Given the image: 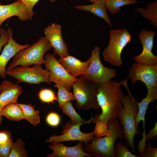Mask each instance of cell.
<instances>
[{
    "label": "cell",
    "mask_w": 157,
    "mask_h": 157,
    "mask_svg": "<svg viewBox=\"0 0 157 157\" xmlns=\"http://www.w3.org/2000/svg\"><path fill=\"white\" fill-rule=\"evenodd\" d=\"M119 83L110 80L98 84L97 100L102 112L93 117L92 121L96 126L106 128V124L111 119H116L123 108V93Z\"/></svg>",
    "instance_id": "cell-1"
},
{
    "label": "cell",
    "mask_w": 157,
    "mask_h": 157,
    "mask_svg": "<svg viewBox=\"0 0 157 157\" xmlns=\"http://www.w3.org/2000/svg\"><path fill=\"white\" fill-rule=\"evenodd\" d=\"M108 132L104 137L95 136L90 144H85V150L95 157H115L116 140L123 137L122 129L116 119H109L107 124Z\"/></svg>",
    "instance_id": "cell-2"
},
{
    "label": "cell",
    "mask_w": 157,
    "mask_h": 157,
    "mask_svg": "<svg viewBox=\"0 0 157 157\" xmlns=\"http://www.w3.org/2000/svg\"><path fill=\"white\" fill-rule=\"evenodd\" d=\"M123 108L118 114L117 117L123 126V137L128 147L131 148L134 154L135 153L134 144L135 135L140 134V130L135 125V119L137 115L138 107L137 102L133 96H123Z\"/></svg>",
    "instance_id": "cell-3"
},
{
    "label": "cell",
    "mask_w": 157,
    "mask_h": 157,
    "mask_svg": "<svg viewBox=\"0 0 157 157\" xmlns=\"http://www.w3.org/2000/svg\"><path fill=\"white\" fill-rule=\"evenodd\" d=\"M52 48L45 36L41 37L31 45L18 51L13 58L12 61L6 69L9 70L19 66L41 65L45 62L44 53Z\"/></svg>",
    "instance_id": "cell-4"
},
{
    "label": "cell",
    "mask_w": 157,
    "mask_h": 157,
    "mask_svg": "<svg viewBox=\"0 0 157 157\" xmlns=\"http://www.w3.org/2000/svg\"><path fill=\"white\" fill-rule=\"evenodd\" d=\"M98 84L81 76L73 83V94L76 99V106L79 110L88 111L99 109L97 95Z\"/></svg>",
    "instance_id": "cell-5"
},
{
    "label": "cell",
    "mask_w": 157,
    "mask_h": 157,
    "mask_svg": "<svg viewBox=\"0 0 157 157\" xmlns=\"http://www.w3.org/2000/svg\"><path fill=\"white\" fill-rule=\"evenodd\" d=\"M131 40V35L126 28L111 30L109 43L102 53L104 60L115 66L121 65L122 51Z\"/></svg>",
    "instance_id": "cell-6"
},
{
    "label": "cell",
    "mask_w": 157,
    "mask_h": 157,
    "mask_svg": "<svg viewBox=\"0 0 157 157\" xmlns=\"http://www.w3.org/2000/svg\"><path fill=\"white\" fill-rule=\"evenodd\" d=\"M6 74L16 79L17 83L23 82L39 84L46 83L50 85L52 83L49 70L37 65H34L32 67L16 66L10 70H6Z\"/></svg>",
    "instance_id": "cell-7"
},
{
    "label": "cell",
    "mask_w": 157,
    "mask_h": 157,
    "mask_svg": "<svg viewBox=\"0 0 157 157\" xmlns=\"http://www.w3.org/2000/svg\"><path fill=\"white\" fill-rule=\"evenodd\" d=\"M100 48L95 46L91 51L90 62L83 75L88 79L98 83L108 82L116 76L115 70L104 66L100 58Z\"/></svg>",
    "instance_id": "cell-8"
},
{
    "label": "cell",
    "mask_w": 157,
    "mask_h": 157,
    "mask_svg": "<svg viewBox=\"0 0 157 157\" xmlns=\"http://www.w3.org/2000/svg\"><path fill=\"white\" fill-rule=\"evenodd\" d=\"M54 54L48 53L44 56L45 68L50 72V79L51 82L60 85L69 91L78 78L70 74L56 58Z\"/></svg>",
    "instance_id": "cell-9"
},
{
    "label": "cell",
    "mask_w": 157,
    "mask_h": 157,
    "mask_svg": "<svg viewBox=\"0 0 157 157\" xmlns=\"http://www.w3.org/2000/svg\"><path fill=\"white\" fill-rule=\"evenodd\" d=\"M82 123L78 124L74 123L70 120L65 124L64 129L61 132L62 135H56L53 134L46 140L47 142H61L66 141H78L84 142L85 145L89 143L94 139L95 133L94 131L88 133H85L80 130V126L83 124Z\"/></svg>",
    "instance_id": "cell-10"
},
{
    "label": "cell",
    "mask_w": 157,
    "mask_h": 157,
    "mask_svg": "<svg viewBox=\"0 0 157 157\" xmlns=\"http://www.w3.org/2000/svg\"><path fill=\"white\" fill-rule=\"evenodd\" d=\"M132 84L138 81L142 82L147 88H157V64H145L135 63L129 71Z\"/></svg>",
    "instance_id": "cell-11"
},
{
    "label": "cell",
    "mask_w": 157,
    "mask_h": 157,
    "mask_svg": "<svg viewBox=\"0 0 157 157\" xmlns=\"http://www.w3.org/2000/svg\"><path fill=\"white\" fill-rule=\"evenodd\" d=\"M156 33L153 30H142L138 34L143 49L139 54L133 57L136 62L141 64H157V56L152 51L154 45V37Z\"/></svg>",
    "instance_id": "cell-12"
},
{
    "label": "cell",
    "mask_w": 157,
    "mask_h": 157,
    "mask_svg": "<svg viewBox=\"0 0 157 157\" xmlns=\"http://www.w3.org/2000/svg\"><path fill=\"white\" fill-rule=\"evenodd\" d=\"M45 37L54 49L53 54L60 58L69 55V49L62 35L61 25L53 23L44 29Z\"/></svg>",
    "instance_id": "cell-13"
},
{
    "label": "cell",
    "mask_w": 157,
    "mask_h": 157,
    "mask_svg": "<svg viewBox=\"0 0 157 157\" xmlns=\"http://www.w3.org/2000/svg\"><path fill=\"white\" fill-rule=\"evenodd\" d=\"M7 31L9 39L0 55V76L3 79L6 78V67L9 60L19 51L30 46L28 44L21 45L16 42L13 39V31L10 28H8Z\"/></svg>",
    "instance_id": "cell-14"
},
{
    "label": "cell",
    "mask_w": 157,
    "mask_h": 157,
    "mask_svg": "<svg viewBox=\"0 0 157 157\" xmlns=\"http://www.w3.org/2000/svg\"><path fill=\"white\" fill-rule=\"evenodd\" d=\"M22 92V87L17 83L5 80L0 84V125L2 119L1 115L2 110L8 104L17 102L19 96Z\"/></svg>",
    "instance_id": "cell-15"
},
{
    "label": "cell",
    "mask_w": 157,
    "mask_h": 157,
    "mask_svg": "<svg viewBox=\"0 0 157 157\" xmlns=\"http://www.w3.org/2000/svg\"><path fill=\"white\" fill-rule=\"evenodd\" d=\"M49 147L53 152L48 154L47 157H90L92 155L90 153L85 152L81 141L73 147H67L64 145L63 143L52 142Z\"/></svg>",
    "instance_id": "cell-16"
},
{
    "label": "cell",
    "mask_w": 157,
    "mask_h": 157,
    "mask_svg": "<svg viewBox=\"0 0 157 157\" xmlns=\"http://www.w3.org/2000/svg\"><path fill=\"white\" fill-rule=\"evenodd\" d=\"M16 16L21 21L30 20L27 8L20 0L12 3L2 5L0 2V28L3 23L8 18Z\"/></svg>",
    "instance_id": "cell-17"
},
{
    "label": "cell",
    "mask_w": 157,
    "mask_h": 157,
    "mask_svg": "<svg viewBox=\"0 0 157 157\" xmlns=\"http://www.w3.org/2000/svg\"><path fill=\"white\" fill-rule=\"evenodd\" d=\"M147 94L146 97L143 98L140 102H137L138 111L135 119V124L136 128L139 130V125L140 121L143 123V131L142 137L141 140L145 142L146 134L145 131V116L148 106L150 103H154L157 99V88L152 87L147 88Z\"/></svg>",
    "instance_id": "cell-18"
},
{
    "label": "cell",
    "mask_w": 157,
    "mask_h": 157,
    "mask_svg": "<svg viewBox=\"0 0 157 157\" xmlns=\"http://www.w3.org/2000/svg\"><path fill=\"white\" fill-rule=\"evenodd\" d=\"M58 61L70 74L76 77L85 74L89 66L90 59L89 58L86 61L82 62L69 55L66 57L60 58Z\"/></svg>",
    "instance_id": "cell-19"
},
{
    "label": "cell",
    "mask_w": 157,
    "mask_h": 157,
    "mask_svg": "<svg viewBox=\"0 0 157 157\" xmlns=\"http://www.w3.org/2000/svg\"><path fill=\"white\" fill-rule=\"evenodd\" d=\"M73 7L77 9L87 11L105 20L111 27L113 26L107 12L106 0H98L92 4L87 5H76Z\"/></svg>",
    "instance_id": "cell-20"
},
{
    "label": "cell",
    "mask_w": 157,
    "mask_h": 157,
    "mask_svg": "<svg viewBox=\"0 0 157 157\" xmlns=\"http://www.w3.org/2000/svg\"><path fill=\"white\" fill-rule=\"evenodd\" d=\"M136 12L140 13L141 16L150 22L151 24L157 28V1L148 3L146 8H138Z\"/></svg>",
    "instance_id": "cell-21"
},
{
    "label": "cell",
    "mask_w": 157,
    "mask_h": 157,
    "mask_svg": "<svg viewBox=\"0 0 157 157\" xmlns=\"http://www.w3.org/2000/svg\"><path fill=\"white\" fill-rule=\"evenodd\" d=\"M1 115L11 121H19L24 119V113L17 102L12 103L6 106L1 111Z\"/></svg>",
    "instance_id": "cell-22"
},
{
    "label": "cell",
    "mask_w": 157,
    "mask_h": 157,
    "mask_svg": "<svg viewBox=\"0 0 157 157\" xmlns=\"http://www.w3.org/2000/svg\"><path fill=\"white\" fill-rule=\"evenodd\" d=\"M18 105L24 113V119L27 120L33 126L40 123V111L35 110L34 106L31 104L18 103Z\"/></svg>",
    "instance_id": "cell-23"
},
{
    "label": "cell",
    "mask_w": 157,
    "mask_h": 157,
    "mask_svg": "<svg viewBox=\"0 0 157 157\" xmlns=\"http://www.w3.org/2000/svg\"><path fill=\"white\" fill-rule=\"evenodd\" d=\"M59 107L61 109L62 113L68 116L75 123H89L92 121L93 119L92 117L90 119L86 121L81 118L75 110L71 101L67 102Z\"/></svg>",
    "instance_id": "cell-24"
},
{
    "label": "cell",
    "mask_w": 157,
    "mask_h": 157,
    "mask_svg": "<svg viewBox=\"0 0 157 157\" xmlns=\"http://www.w3.org/2000/svg\"><path fill=\"white\" fill-rule=\"evenodd\" d=\"M138 2V1L136 0H106L107 10L113 14L119 12L123 6Z\"/></svg>",
    "instance_id": "cell-25"
},
{
    "label": "cell",
    "mask_w": 157,
    "mask_h": 157,
    "mask_svg": "<svg viewBox=\"0 0 157 157\" xmlns=\"http://www.w3.org/2000/svg\"><path fill=\"white\" fill-rule=\"evenodd\" d=\"M54 87L58 89L57 101L59 104L58 107L67 102L76 100L74 94L70 92L64 87L56 84L54 85Z\"/></svg>",
    "instance_id": "cell-26"
},
{
    "label": "cell",
    "mask_w": 157,
    "mask_h": 157,
    "mask_svg": "<svg viewBox=\"0 0 157 157\" xmlns=\"http://www.w3.org/2000/svg\"><path fill=\"white\" fill-rule=\"evenodd\" d=\"M25 145V142L18 138L15 142H13L9 157H28Z\"/></svg>",
    "instance_id": "cell-27"
},
{
    "label": "cell",
    "mask_w": 157,
    "mask_h": 157,
    "mask_svg": "<svg viewBox=\"0 0 157 157\" xmlns=\"http://www.w3.org/2000/svg\"><path fill=\"white\" fill-rule=\"evenodd\" d=\"M38 97L42 102L49 104H53L55 101H57V98L54 92L49 88H42L39 91Z\"/></svg>",
    "instance_id": "cell-28"
},
{
    "label": "cell",
    "mask_w": 157,
    "mask_h": 157,
    "mask_svg": "<svg viewBox=\"0 0 157 157\" xmlns=\"http://www.w3.org/2000/svg\"><path fill=\"white\" fill-rule=\"evenodd\" d=\"M115 157H138L131 153L127 146L121 141H118L114 146Z\"/></svg>",
    "instance_id": "cell-29"
},
{
    "label": "cell",
    "mask_w": 157,
    "mask_h": 157,
    "mask_svg": "<svg viewBox=\"0 0 157 157\" xmlns=\"http://www.w3.org/2000/svg\"><path fill=\"white\" fill-rule=\"evenodd\" d=\"M151 144V142L146 143L142 152L138 157H157V148L152 147Z\"/></svg>",
    "instance_id": "cell-30"
},
{
    "label": "cell",
    "mask_w": 157,
    "mask_h": 157,
    "mask_svg": "<svg viewBox=\"0 0 157 157\" xmlns=\"http://www.w3.org/2000/svg\"><path fill=\"white\" fill-rule=\"evenodd\" d=\"M21 1L26 7L29 16L30 20H31L34 12L33 8L35 5L40 0H19ZM51 2H54L56 0H49Z\"/></svg>",
    "instance_id": "cell-31"
},
{
    "label": "cell",
    "mask_w": 157,
    "mask_h": 157,
    "mask_svg": "<svg viewBox=\"0 0 157 157\" xmlns=\"http://www.w3.org/2000/svg\"><path fill=\"white\" fill-rule=\"evenodd\" d=\"M47 123L52 126H56L60 122V118L59 115L54 112L50 113L46 117Z\"/></svg>",
    "instance_id": "cell-32"
},
{
    "label": "cell",
    "mask_w": 157,
    "mask_h": 157,
    "mask_svg": "<svg viewBox=\"0 0 157 157\" xmlns=\"http://www.w3.org/2000/svg\"><path fill=\"white\" fill-rule=\"evenodd\" d=\"M11 131L7 130H0V144L13 141Z\"/></svg>",
    "instance_id": "cell-33"
},
{
    "label": "cell",
    "mask_w": 157,
    "mask_h": 157,
    "mask_svg": "<svg viewBox=\"0 0 157 157\" xmlns=\"http://www.w3.org/2000/svg\"><path fill=\"white\" fill-rule=\"evenodd\" d=\"M13 142L0 144V157H9Z\"/></svg>",
    "instance_id": "cell-34"
},
{
    "label": "cell",
    "mask_w": 157,
    "mask_h": 157,
    "mask_svg": "<svg viewBox=\"0 0 157 157\" xmlns=\"http://www.w3.org/2000/svg\"><path fill=\"white\" fill-rule=\"evenodd\" d=\"M1 37L0 39V53L3 46L8 42L9 37L7 32L4 29L0 28Z\"/></svg>",
    "instance_id": "cell-35"
},
{
    "label": "cell",
    "mask_w": 157,
    "mask_h": 157,
    "mask_svg": "<svg viewBox=\"0 0 157 157\" xmlns=\"http://www.w3.org/2000/svg\"><path fill=\"white\" fill-rule=\"evenodd\" d=\"M157 135V123L155 122L154 127L146 135V140L149 141L151 138Z\"/></svg>",
    "instance_id": "cell-36"
},
{
    "label": "cell",
    "mask_w": 157,
    "mask_h": 157,
    "mask_svg": "<svg viewBox=\"0 0 157 157\" xmlns=\"http://www.w3.org/2000/svg\"><path fill=\"white\" fill-rule=\"evenodd\" d=\"M92 3H94L97 1L98 0H89Z\"/></svg>",
    "instance_id": "cell-37"
},
{
    "label": "cell",
    "mask_w": 157,
    "mask_h": 157,
    "mask_svg": "<svg viewBox=\"0 0 157 157\" xmlns=\"http://www.w3.org/2000/svg\"><path fill=\"white\" fill-rule=\"evenodd\" d=\"M0 37H1V33H0Z\"/></svg>",
    "instance_id": "cell-38"
}]
</instances>
